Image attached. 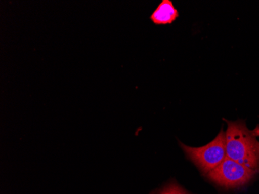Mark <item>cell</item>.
I'll return each instance as SVG.
<instances>
[{"label": "cell", "instance_id": "cell-1", "mask_svg": "<svg viewBox=\"0 0 259 194\" xmlns=\"http://www.w3.org/2000/svg\"><path fill=\"white\" fill-rule=\"evenodd\" d=\"M226 131L227 156L234 161L259 171V141L254 131L242 121H230Z\"/></svg>", "mask_w": 259, "mask_h": 194}, {"label": "cell", "instance_id": "cell-2", "mask_svg": "<svg viewBox=\"0 0 259 194\" xmlns=\"http://www.w3.org/2000/svg\"><path fill=\"white\" fill-rule=\"evenodd\" d=\"M184 152L204 174L218 167L227 158L226 133L221 130L218 136L205 146L193 148L180 142Z\"/></svg>", "mask_w": 259, "mask_h": 194}, {"label": "cell", "instance_id": "cell-3", "mask_svg": "<svg viewBox=\"0 0 259 194\" xmlns=\"http://www.w3.org/2000/svg\"><path fill=\"white\" fill-rule=\"evenodd\" d=\"M258 171L246 167L227 156L218 167L207 174L208 178L219 186L238 188L244 186Z\"/></svg>", "mask_w": 259, "mask_h": 194}, {"label": "cell", "instance_id": "cell-4", "mask_svg": "<svg viewBox=\"0 0 259 194\" xmlns=\"http://www.w3.org/2000/svg\"><path fill=\"white\" fill-rule=\"evenodd\" d=\"M179 16V11L172 2L170 0H163L156 10L153 12L150 19L156 25H166L172 23Z\"/></svg>", "mask_w": 259, "mask_h": 194}, {"label": "cell", "instance_id": "cell-5", "mask_svg": "<svg viewBox=\"0 0 259 194\" xmlns=\"http://www.w3.org/2000/svg\"><path fill=\"white\" fill-rule=\"evenodd\" d=\"M160 194H186L178 185L171 183L164 188Z\"/></svg>", "mask_w": 259, "mask_h": 194}]
</instances>
